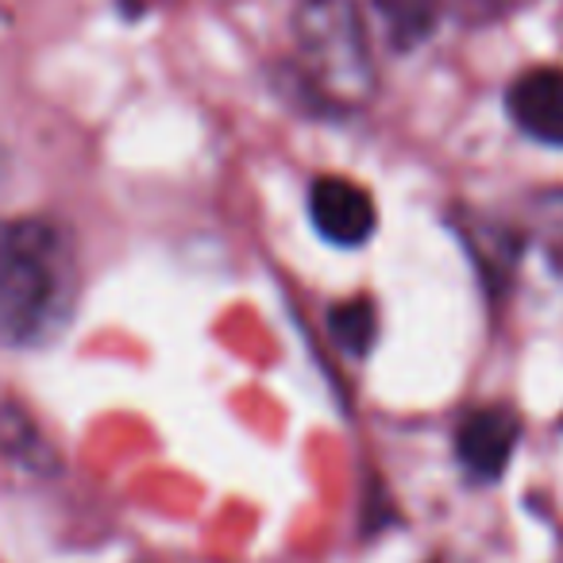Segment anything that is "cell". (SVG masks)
<instances>
[{"label":"cell","mask_w":563,"mask_h":563,"mask_svg":"<svg viewBox=\"0 0 563 563\" xmlns=\"http://www.w3.org/2000/svg\"><path fill=\"white\" fill-rule=\"evenodd\" d=\"M309 220L332 247H363L375 235L378 212L371 194L352 178L321 174L309 181Z\"/></svg>","instance_id":"obj_4"},{"label":"cell","mask_w":563,"mask_h":563,"mask_svg":"<svg viewBox=\"0 0 563 563\" xmlns=\"http://www.w3.org/2000/svg\"><path fill=\"white\" fill-rule=\"evenodd\" d=\"M560 424H563V421H560Z\"/></svg>","instance_id":"obj_12"},{"label":"cell","mask_w":563,"mask_h":563,"mask_svg":"<svg viewBox=\"0 0 563 563\" xmlns=\"http://www.w3.org/2000/svg\"><path fill=\"white\" fill-rule=\"evenodd\" d=\"M0 170H4V147H0Z\"/></svg>","instance_id":"obj_10"},{"label":"cell","mask_w":563,"mask_h":563,"mask_svg":"<svg viewBox=\"0 0 563 563\" xmlns=\"http://www.w3.org/2000/svg\"><path fill=\"white\" fill-rule=\"evenodd\" d=\"M540 201V220H544V235L552 243V255H555V263L563 266V189H552V194H544V197H537Z\"/></svg>","instance_id":"obj_9"},{"label":"cell","mask_w":563,"mask_h":563,"mask_svg":"<svg viewBox=\"0 0 563 563\" xmlns=\"http://www.w3.org/2000/svg\"><path fill=\"white\" fill-rule=\"evenodd\" d=\"M506 112L529 140L563 147V66H532L506 89Z\"/></svg>","instance_id":"obj_5"},{"label":"cell","mask_w":563,"mask_h":563,"mask_svg":"<svg viewBox=\"0 0 563 563\" xmlns=\"http://www.w3.org/2000/svg\"><path fill=\"white\" fill-rule=\"evenodd\" d=\"M521 413L514 406H478L460 417L455 424V460L460 471L475 486H490L514 463V452L521 444Z\"/></svg>","instance_id":"obj_3"},{"label":"cell","mask_w":563,"mask_h":563,"mask_svg":"<svg viewBox=\"0 0 563 563\" xmlns=\"http://www.w3.org/2000/svg\"><path fill=\"white\" fill-rule=\"evenodd\" d=\"M0 452L16 460L20 467L35 471V475H55L58 471V452L51 448V440L12 401H0Z\"/></svg>","instance_id":"obj_6"},{"label":"cell","mask_w":563,"mask_h":563,"mask_svg":"<svg viewBox=\"0 0 563 563\" xmlns=\"http://www.w3.org/2000/svg\"><path fill=\"white\" fill-rule=\"evenodd\" d=\"M298 74L317 104L352 112L375 97V55L355 0H301L294 12Z\"/></svg>","instance_id":"obj_2"},{"label":"cell","mask_w":563,"mask_h":563,"mask_svg":"<svg viewBox=\"0 0 563 563\" xmlns=\"http://www.w3.org/2000/svg\"><path fill=\"white\" fill-rule=\"evenodd\" d=\"M371 12L394 51H413L437 32L440 0H371Z\"/></svg>","instance_id":"obj_7"},{"label":"cell","mask_w":563,"mask_h":563,"mask_svg":"<svg viewBox=\"0 0 563 563\" xmlns=\"http://www.w3.org/2000/svg\"><path fill=\"white\" fill-rule=\"evenodd\" d=\"M432 563H437V560H432Z\"/></svg>","instance_id":"obj_11"},{"label":"cell","mask_w":563,"mask_h":563,"mask_svg":"<svg viewBox=\"0 0 563 563\" xmlns=\"http://www.w3.org/2000/svg\"><path fill=\"white\" fill-rule=\"evenodd\" d=\"M329 336L340 352H347L352 360H367L371 347L378 340V309L367 298H352L332 306L329 313Z\"/></svg>","instance_id":"obj_8"},{"label":"cell","mask_w":563,"mask_h":563,"mask_svg":"<svg viewBox=\"0 0 563 563\" xmlns=\"http://www.w3.org/2000/svg\"><path fill=\"white\" fill-rule=\"evenodd\" d=\"M81 263L70 232L47 217L0 220V344L32 352L74 324Z\"/></svg>","instance_id":"obj_1"}]
</instances>
